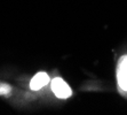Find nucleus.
<instances>
[{"label":"nucleus","instance_id":"obj_3","mask_svg":"<svg viewBox=\"0 0 127 115\" xmlns=\"http://www.w3.org/2000/svg\"><path fill=\"white\" fill-rule=\"evenodd\" d=\"M48 83H49V76L46 73H38L33 76V78L30 82V88L33 91H37L44 88L45 85H47Z\"/></svg>","mask_w":127,"mask_h":115},{"label":"nucleus","instance_id":"obj_1","mask_svg":"<svg viewBox=\"0 0 127 115\" xmlns=\"http://www.w3.org/2000/svg\"><path fill=\"white\" fill-rule=\"evenodd\" d=\"M52 90H53V92L55 93V96H56L57 98H61V99L69 98L72 95V91H71L70 86H69L61 77H55V78L52 81Z\"/></svg>","mask_w":127,"mask_h":115},{"label":"nucleus","instance_id":"obj_2","mask_svg":"<svg viewBox=\"0 0 127 115\" xmlns=\"http://www.w3.org/2000/svg\"><path fill=\"white\" fill-rule=\"evenodd\" d=\"M117 80L119 88L123 91H127V55H124L118 62Z\"/></svg>","mask_w":127,"mask_h":115},{"label":"nucleus","instance_id":"obj_4","mask_svg":"<svg viewBox=\"0 0 127 115\" xmlns=\"http://www.w3.org/2000/svg\"><path fill=\"white\" fill-rule=\"evenodd\" d=\"M10 92H12L10 85H8L6 83L0 82V96H9Z\"/></svg>","mask_w":127,"mask_h":115}]
</instances>
